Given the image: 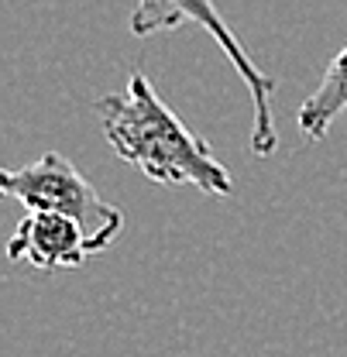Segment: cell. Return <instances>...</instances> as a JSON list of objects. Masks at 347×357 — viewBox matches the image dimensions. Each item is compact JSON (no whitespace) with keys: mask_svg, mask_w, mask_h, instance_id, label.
Masks as SVG:
<instances>
[{"mask_svg":"<svg viewBox=\"0 0 347 357\" xmlns=\"http://www.w3.org/2000/svg\"><path fill=\"white\" fill-rule=\"evenodd\" d=\"M93 110L107 144L131 169L165 185H193L203 196L234 192L230 172L220 165L214 148L175 117L145 73L134 69L128 89L100 96Z\"/></svg>","mask_w":347,"mask_h":357,"instance_id":"obj_1","label":"cell"},{"mask_svg":"<svg viewBox=\"0 0 347 357\" xmlns=\"http://www.w3.org/2000/svg\"><path fill=\"white\" fill-rule=\"evenodd\" d=\"M0 189L24 210H55L73 217L87 230L89 255L107 251L124 230V213L114 203H107L96 192V185L59 151H48L21 169H3Z\"/></svg>","mask_w":347,"mask_h":357,"instance_id":"obj_2","label":"cell"},{"mask_svg":"<svg viewBox=\"0 0 347 357\" xmlns=\"http://www.w3.org/2000/svg\"><path fill=\"white\" fill-rule=\"evenodd\" d=\"M131 35L138 38H152L158 31H175L179 24H193L203 28L220 52L230 59V66L237 69V76L244 79V86L251 93L255 103V121H251V151L258 158L275 155L279 148V131H275V114H272V93L275 79L268 73H261L251 62V55L244 52V45L237 42V35L230 31V24L223 21L214 0H138V7L131 10Z\"/></svg>","mask_w":347,"mask_h":357,"instance_id":"obj_3","label":"cell"},{"mask_svg":"<svg viewBox=\"0 0 347 357\" xmlns=\"http://www.w3.org/2000/svg\"><path fill=\"white\" fill-rule=\"evenodd\" d=\"M10 261H28L38 271H62V268H83L89 258L87 230L73 217L55 210H24L10 244Z\"/></svg>","mask_w":347,"mask_h":357,"instance_id":"obj_4","label":"cell"},{"mask_svg":"<svg viewBox=\"0 0 347 357\" xmlns=\"http://www.w3.org/2000/svg\"><path fill=\"white\" fill-rule=\"evenodd\" d=\"M347 114V45L330 59L323 79L309 93L296 114L300 134L309 141H323V134L330 131V124Z\"/></svg>","mask_w":347,"mask_h":357,"instance_id":"obj_5","label":"cell"}]
</instances>
